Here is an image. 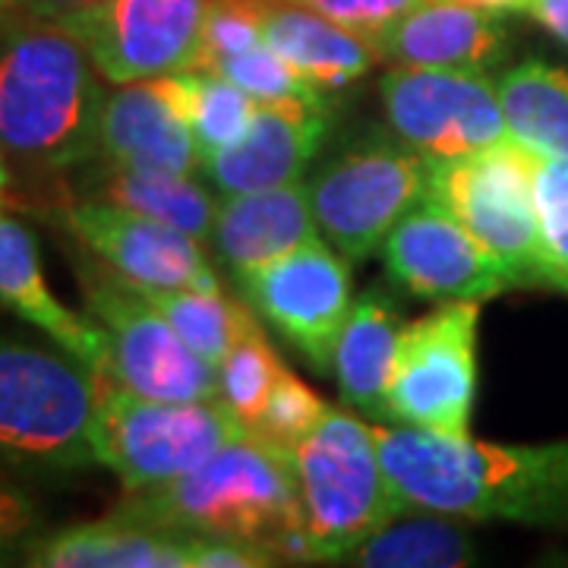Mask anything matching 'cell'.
Returning a JSON list of instances; mask_svg holds the SVG:
<instances>
[{"instance_id":"obj_15","label":"cell","mask_w":568,"mask_h":568,"mask_svg":"<svg viewBox=\"0 0 568 568\" xmlns=\"http://www.w3.org/2000/svg\"><path fill=\"white\" fill-rule=\"evenodd\" d=\"M388 278L424 301H477L515 287L508 272L446 205L426 193L383 244Z\"/></svg>"},{"instance_id":"obj_33","label":"cell","mask_w":568,"mask_h":568,"mask_svg":"<svg viewBox=\"0 0 568 568\" xmlns=\"http://www.w3.org/2000/svg\"><path fill=\"white\" fill-rule=\"evenodd\" d=\"M44 534L39 503L20 480L10 477V467L0 465V566L22 562L29 547Z\"/></svg>"},{"instance_id":"obj_16","label":"cell","mask_w":568,"mask_h":568,"mask_svg":"<svg viewBox=\"0 0 568 568\" xmlns=\"http://www.w3.org/2000/svg\"><path fill=\"white\" fill-rule=\"evenodd\" d=\"M328 130V104H256L246 133L203 162V178L219 196L297 183L316 159Z\"/></svg>"},{"instance_id":"obj_2","label":"cell","mask_w":568,"mask_h":568,"mask_svg":"<svg viewBox=\"0 0 568 568\" xmlns=\"http://www.w3.org/2000/svg\"><path fill=\"white\" fill-rule=\"evenodd\" d=\"M104 85L82 41L17 10L0 20V145L32 174L67 178L95 159Z\"/></svg>"},{"instance_id":"obj_1","label":"cell","mask_w":568,"mask_h":568,"mask_svg":"<svg viewBox=\"0 0 568 568\" xmlns=\"http://www.w3.org/2000/svg\"><path fill=\"white\" fill-rule=\"evenodd\" d=\"M376 446L405 511H446L467 521L568 528V439L499 446L448 439L417 426H383Z\"/></svg>"},{"instance_id":"obj_28","label":"cell","mask_w":568,"mask_h":568,"mask_svg":"<svg viewBox=\"0 0 568 568\" xmlns=\"http://www.w3.org/2000/svg\"><path fill=\"white\" fill-rule=\"evenodd\" d=\"M145 301L162 310V316L178 328L186 345L209 364L219 366L224 354L260 325L256 310L244 297H231L224 291H193V287H142Z\"/></svg>"},{"instance_id":"obj_22","label":"cell","mask_w":568,"mask_h":568,"mask_svg":"<svg viewBox=\"0 0 568 568\" xmlns=\"http://www.w3.org/2000/svg\"><path fill=\"white\" fill-rule=\"evenodd\" d=\"M67 178L70 181H63V193L70 196L123 205L145 219L171 224L203 244L212 237L219 196L200 181V174H171L92 159Z\"/></svg>"},{"instance_id":"obj_26","label":"cell","mask_w":568,"mask_h":568,"mask_svg":"<svg viewBox=\"0 0 568 568\" xmlns=\"http://www.w3.org/2000/svg\"><path fill=\"white\" fill-rule=\"evenodd\" d=\"M496 82L511 136L540 155L568 159V67L528 58Z\"/></svg>"},{"instance_id":"obj_31","label":"cell","mask_w":568,"mask_h":568,"mask_svg":"<svg viewBox=\"0 0 568 568\" xmlns=\"http://www.w3.org/2000/svg\"><path fill=\"white\" fill-rule=\"evenodd\" d=\"M325 407L328 405L306 386L304 379H297L291 369H284L282 379L275 383L268 402H265L263 414L250 426V436L291 462L294 448L301 446L306 433L323 420Z\"/></svg>"},{"instance_id":"obj_13","label":"cell","mask_w":568,"mask_h":568,"mask_svg":"<svg viewBox=\"0 0 568 568\" xmlns=\"http://www.w3.org/2000/svg\"><path fill=\"white\" fill-rule=\"evenodd\" d=\"M209 0H102L63 20L104 82L155 80L200 61Z\"/></svg>"},{"instance_id":"obj_14","label":"cell","mask_w":568,"mask_h":568,"mask_svg":"<svg viewBox=\"0 0 568 568\" xmlns=\"http://www.w3.org/2000/svg\"><path fill=\"white\" fill-rule=\"evenodd\" d=\"M58 219L92 260L133 284L224 291L215 265L205 256L203 241L171 224L145 219L123 205L80 200L70 193L58 200Z\"/></svg>"},{"instance_id":"obj_29","label":"cell","mask_w":568,"mask_h":568,"mask_svg":"<svg viewBox=\"0 0 568 568\" xmlns=\"http://www.w3.org/2000/svg\"><path fill=\"white\" fill-rule=\"evenodd\" d=\"M284 369L287 366L278 361L275 347L265 338L263 325L250 328L219 361V402L244 426V433H250V426L263 414Z\"/></svg>"},{"instance_id":"obj_11","label":"cell","mask_w":568,"mask_h":568,"mask_svg":"<svg viewBox=\"0 0 568 568\" xmlns=\"http://www.w3.org/2000/svg\"><path fill=\"white\" fill-rule=\"evenodd\" d=\"M379 95L392 133L429 162L465 159L511 140L499 82L487 70L388 67Z\"/></svg>"},{"instance_id":"obj_35","label":"cell","mask_w":568,"mask_h":568,"mask_svg":"<svg viewBox=\"0 0 568 568\" xmlns=\"http://www.w3.org/2000/svg\"><path fill=\"white\" fill-rule=\"evenodd\" d=\"M528 13L547 29L549 36L568 44V0H530Z\"/></svg>"},{"instance_id":"obj_17","label":"cell","mask_w":568,"mask_h":568,"mask_svg":"<svg viewBox=\"0 0 568 568\" xmlns=\"http://www.w3.org/2000/svg\"><path fill=\"white\" fill-rule=\"evenodd\" d=\"M203 537L159 528L123 511L44 530L22 566L36 568H200Z\"/></svg>"},{"instance_id":"obj_4","label":"cell","mask_w":568,"mask_h":568,"mask_svg":"<svg viewBox=\"0 0 568 568\" xmlns=\"http://www.w3.org/2000/svg\"><path fill=\"white\" fill-rule=\"evenodd\" d=\"M95 407L92 366L63 347L0 332V465L44 477L99 465Z\"/></svg>"},{"instance_id":"obj_25","label":"cell","mask_w":568,"mask_h":568,"mask_svg":"<svg viewBox=\"0 0 568 568\" xmlns=\"http://www.w3.org/2000/svg\"><path fill=\"white\" fill-rule=\"evenodd\" d=\"M477 559L467 518L446 511H402L347 552L345 566L364 568H455Z\"/></svg>"},{"instance_id":"obj_12","label":"cell","mask_w":568,"mask_h":568,"mask_svg":"<svg viewBox=\"0 0 568 568\" xmlns=\"http://www.w3.org/2000/svg\"><path fill=\"white\" fill-rule=\"evenodd\" d=\"M234 284L256 316L306 364L316 373H332L335 345L354 306L347 256L323 237L246 272Z\"/></svg>"},{"instance_id":"obj_24","label":"cell","mask_w":568,"mask_h":568,"mask_svg":"<svg viewBox=\"0 0 568 568\" xmlns=\"http://www.w3.org/2000/svg\"><path fill=\"white\" fill-rule=\"evenodd\" d=\"M402 316L395 301L379 287L364 291L347 316L345 328L335 345V383L342 392V402L357 410L369 424L388 420V379L392 364L402 338Z\"/></svg>"},{"instance_id":"obj_21","label":"cell","mask_w":568,"mask_h":568,"mask_svg":"<svg viewBox=\"0 0 568 568\" xmlns=\"http://www.w3.org/2000/svg\"><path fill=\"white\" fill-rule=\"evenodd\" d=\"M0 306L17 320L36 325L67 354L80 357L99 376L108 364V342L102 325L63 306L44 282L39 241L32 227L0 212Z\"/></svg>"},{"instance_id":"obj_9","label":"cell","mask_w":568,"mask_h":568,"mask_svg":"<svg viewBox=\"0 0 568 568\" xmlns=\"http://www.w3.org/2000/svg\"><path fill=\"white\" fill-rule=\"evenodd\" d=\"M429 159L392 136H364L313 174L310 205L342 256L366 260L426 196Z\"/></svg>"},{"instance_id":"obj_6","label":"cell","mask_w":568,"mask_h":568,"mask_svg":"<svg viewBox=\"0 0 568 568\" xmlns=\"http://www.w3.org/2000/svg\"><path fill=\"white\" fill-rule=\"evenodd\" d=\"M537 159L540 152L511 136L477 155L429 162L426 193L484 244L515 287H556L534 203Z\"/></svg>"},{"instance_id":"obj_18","label":"cell","mask_w":568,"mask_h":568,"mask_svg":"<svg viewBox=\"0 0 568 568\" xmlns=\"http://www.w3.org/2000/svg\"><path fill=\"white\" fill-rule=\"evenodd\" d=\"M508 32L499 13L455 0H424L373 39L388 67L489 70L506 58Z\"/></svg>"},{"instance_id":"obj_36","label":"cell","mask_w":568,"mask_h":568,"mask_svg":"<svg viewBox=\"0 0 568 568\" xmlns=\"http://www.w3.org/2000/svg\"><path fill=\"white\" fill-rule=\"evenodd\" d=\"M102 0H22V10L36 13L41 20H54L63 22L77 13H85L92 7H99Z\"/></svg>"},{"instance_id":"obj_38","label":"cell","mask_w":568,"mask_h":568,"mask_svg":"<svg viewBox=\"0 0 568 568\" xmlns=\"http://www.w3.org/2000/svg\"><path fill=\"white\" fill-rule=\"evenodd\" d=\"M10 190H13V168H10L7 149L0 145V205L10 200Z\"/></svg>"},{"instance_id":"obj_30","label":"cell","mask_w":568,"mask_h":568,"mask_svg":"<svg viewBox=\"0 0 568 568\" xmlns=\"http://www.w3.org/2000/svg\"><path fill=\"white\" fill-rule=\"evenodd\" d=\"M212 73H222L224 80L241 85L246 95L256 104L268 102H306V104H325V92L320 85L301 77L282 54H275L268 44H256L241 54H227L212 67H205Z\"/></svg>"},{"instance_id":"obj_34","label":"cell","mask_w":568,"mask_h":568,"mask_svg":"<svg viewBox=\"0 0 568 568\" xmlns=\"http://www.w3.org/2000/svg\"><path fill=\"white\" fill-rule=\"evenodd\" d=\"M291 3L316 10L373 44L376 36H383L392 22L402 20L407 10H414L424 0H291Z\"/></svg>"},{"instance_id":"obj_3","label":"cell","mask_w":568,"mask_h":568,"mask_svg":"<svg viewBox=\"0 0 568 568\" xmlns=\"http://www.w3.org/2000/svg\"><path fill=\"white\" fill-rule=\"evenodd\" d=\"M114 508L190 537L253 544L278 562H313L291 462L250 433L178 480L126 493Z\"/></svg>"},{"instance_id":"obj_23","label":"cell","mask_w":568,"mask_h":568,"mask_svg":"<svg viewBox=\"0 0 568 568\" xmlns=\"http://www.w3.org/2000/svg\"><path fill=\"white\" fill-rule=\"evenodd\" d=\"M265 44L323 92L361 82L379 61L373 44L316 10L291 0H253Z\"/></svg>"},{"instance_id":"obj_39","label":"cell","mask_w":568,"mask_h":568,"mask_svg":"<svg viewBox=\"0 0 568 568\" xmlns=\"http://www.w3.org/2000/svg\"><path fill=\"white\" fill-rule=\"evenodd\" d=\"M17 10H22V0H0V20L17 13Z\"/></svg>"},{"instance_id":"obj_20","label":"cell","mask_w":568,"mask_h":568,"mask_svg":"<svg viewBox=\"0 0 568 568\" xmlns=\"http://www.w3.org/2000/svg\"><path fill=\"white\" fill-rule=\"evenodd\" d=\"M95 159L203 178L196 140L155 80L123 82L104 92Z\"/></svg>"},{"instance_id":"obj_19","label":"cell","mask_w":568,"mask_h":568,"mask_svg":"<svg viewBox=\"0 0 568 568\" xmlns=\"http://www.w3.org/2000/svg\"><path fill=\"white\" fill-rule=\"evenodd\" d=\"M323 241L306 183H284L253 193L219 196L209 246L219 263L241 278L297 246Z\"/></svg>"},{"instance_id":"obj_8","label":"cell","mask_w":568,"mask_h":568,"mask_svg":"<svg viewBox=\"0 0 568 568\" xmlns=\"http://www.w3.org/2000/svg\"><path fill=\"white\" fill-rule=\"evenodd\" d=\"M77 275L85 310L102 325L108 342L102 376L159 402L219 398V366L186 345L136 284L99 260L82 263Z\"/></svg>"},{"instance_id":"obj_5","label":"cell","mask_w":568,"mask_h":568,"mask_svg":"<svg viewBox=\"0 0 568 568\" xmlns=\"http://www.w3.org/2000/svg\"><path fill=\"white\" fill-rule=\"evenodd\" d=\"M313 562H342L405 506L388 480L376 429L351 407H325L323 420L291 455Z\"/></svg>"},{"instance_id":"obj_32","label":"cell","mask_w":568,"mask_h":568,"mask_svg":"<svg viewBox=\"0 0 568 568\" xmlns=\"http://www.w3.org/2000/svg\"><path fill=\"white\" fill-rule=\"evenodd\" d=\"M534 203L547 244L556 287L568 291V159L540 155L534 171Z\"/></svg>"},{"instance_id":"obj_10","label":"cell","mask_w":568,"mask_h":568,"mask_svg":"<svg viewBox=\"0 0 568 568\" xmlns=\"http://www.w3.org/2000/svg\"><path fill=\"white\" fill-rule=\"evenodd\" d=\"M477 325V301H452L402 328L388 379V420L448 439L470 436Z\"/></svg>"},{"instance_id":"obj_37","label":"cell","mask_w":568,"mask_h":568,"mask_svg":"<svg viewBox=\"0 0 568 568\" xmlns=\"http://www.w3.org/2000/svg\"><path fill=\"white\" fill-rule=\"evenodd\" d=\"M455 3H467V7H477V10H489V13H528L530 0H455Z\"/></svg>"},{"instance_id":"obj_7","label":"cell","mask_w":568,"mask_h":568,"mask_svg":"<svg viewBox=\"0 0 568 568\" xmlns=\"http://www.w3.org/2000/svg\"><path fill=\"white\" fill-rule=\"evenodd\" d=\"M237 436L244 426L219 398L159 402L99 376L92 446L126 493L178 480Z\"/></svg>"},{"instance_id":"obj_27","label":"cell","mask_w":568,"mask_h":568,"mask_svg":"<svg viewBox=\"0 0 568 568\" xmlns=\"http://www.w3.org/2000/svg\"><path fill=\"white\" fill-rule=\"evenodd\" d=\"M164 99L174 104L183 123L190 126L200 159H212L215 152L237 142L250 126L256 102L241 85L224 80L222 73H212L203 67H190L181 73L155 77Z\"/></svg>"}]
</instances>
